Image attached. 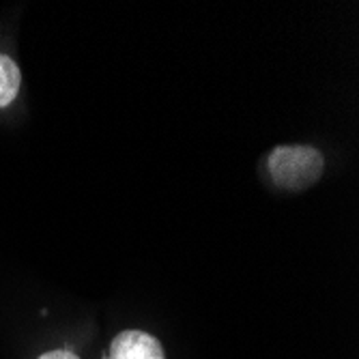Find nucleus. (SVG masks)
Here are the masks:
<instances>
[{
	"label": "nucleus",
	"instance_id": "20e7f679",
	"mask_svg": "<svg viewBox=\"0 0 359 359\" xmlns=\"http://www.w3.org/2000/svg\"><path fill=\"white\" fill-rule=\"evenodd\" d=\"M37 359H80L76 353L72 351H65V348H56V351H48L43 355H39Z\"/></svg>",
	"mask_w": 359,
	"mask_h": 359
},
{
	"label": "nucleus",
	"instance_id": "f03ea898",
	"mask_svg": "<svg viewBox=\"0 0 359 359\" xmlns=\"http://www.w3.org/2000/svg\"><path fill=\"white\" fill-rule=\"evenodd\" d=\"M108 359H166L161 342L142 330H125L110 342Z\"/></svg>",
	"mask_w": 359,
	"mask_h": 359
},
{
	"label": "nucleus",
	"instance_id": "f257e3e1",
	"mask_svg": "<svg viewBox=\"0 0 359 359\" xmlns=\"http://www.w3.org/2000/svg\"><path fill=\"white\" fill-rule=\"evenodd\" d=\"M273 183L288 191H302L318 183L325 172V157L314 147L280 144L267 157Z\"/></svg>",
	"mask_w": 359,
	"mask_h": 359
},
{
	"label": "nucleus",
	"instance_id": "7ed1b4c3",
	"mask_svg": "<svg viewBox=\"0 0 359 359\" xmlns=\"http://www.w3.org/2000/svg\"><path fill=\"white\" fill-rule=\"evenodd\" d=\"M22 74L13 58L0 54V108H7L20 93Z\"/></svg>",
	"mask_w": 359,
	"mask_h": 359
}]
</instances>
